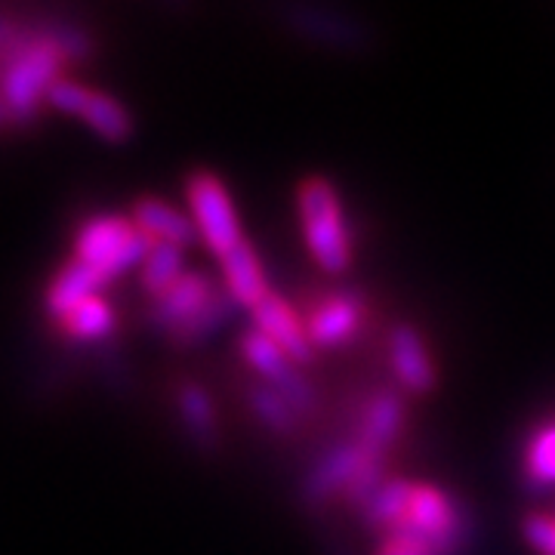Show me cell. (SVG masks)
I'll return each mask as SVG.
<instances>
[{"mask_svg":"<svg viewBox=\"0 0 555 555\" xmlns=\"http://www.w3.org/2000/svg\"><path fill=\"white\" fill-rule=\"evenodd\" d=\"M364 521L377 537H423L460 553L466 543L463 503L436 481L389 478L364 506Z\"/></svg>","mask_w":555,"mask_h":555,"instance_id":"1","label":"cell"},{"mask_svg":"<svg viewBox=\"0 0 555 555\" xmlns=\"http://www.w3.org/2000/svg\"><path fill=\"white\" fill-rule=\"evenodd\" d=\"M299 235L306 254L324 275H346L356 259V238L339 189L321 173L297 182Z\"/></svg>","mask_w":555,"mask_h":555,"instance_id":"2","label":"cell"},{"mask_svg":"<svg viewBox=\"0 0 555 555\" xmlns=\"http://www.w3.org/2000/svg\"><path fill=\"white\" fill-rule=\"evenodd\" d=\"M149 302H152L149 318L173 346H195L204 337H210L235 309L222 281L195 269H185L173 287H167L160 297Z\"/></svg>","mask_w":555,"mask_h":555,"instance_id":"3","label":"cell"},{"mask_svg":"<svg viewBox=\"0 0 555 555\" xmlns=\"http://www.w3.org/2000/svg\"><path fill=\"white\" fill-rule=\"evenodd\" d=\"M68 250H72L68 257L80 262L83 269H90L102 284L112 287L120 275L142 266L152 244L139 235L130 214L96 210V214H87L75 222Z\"/></svg>","mask_w":555,"mask_h":555,"instance_id":"4","label":"cell"},{"mask_svg":"<svg viewBox=\"0 0 555 555\" xmlns=\"http://www.w3.org/2000/svg\"><path fill=\"white\" fill-rule=\"evenodd\" d=\"M185 204H189L185 214L192 217L198 241L217 257V262L247 241L235 198H232L225 179L217 177L214 170H192L189 173Z\"/></svg>","mask_w":555,"mask_h":555,"instance_id":"5","label":"cell"},{"mask_svg":"<svg viewBox=\"0 0 555 555\" xmlns=\"http://www.w3.org/2000/svg\"><path fill=\"white\" fill-rule=\"evenodd\" d=\"M50 108L60 112L65 118L80 120L90 133L102 142H112L120 145L133 137V115L124 102L102 90L93 87L87 80H80L78 75L60 80L50 93Z\"/></svg>","mask_w":555,"mask_h":555,"instance_id":"6","label":"cell"},{"mask_svg":"<svg viewBox=\"0 0 555 555\" xmlns=\"http://www.w3.org/2000/svg\"><path fill=\"white\" fill-rule=\"evenodd\" d=\"M309 339L318 349H343L346 343L361 334L364 321H367V299L358 291L339 287L327 291L309 306V312L302 315Z\"/></svg>","mask_w":555,"mask_h":555,"instance_id":"7","label":"cell"},{"mask_svg":"<svg viewBox=\"0 0 555 555\" xmlns=\"http://www.w3.org/2000/svg\"><path fill=\"white\" fill-rule=\"evenodd\" d=\"M389 367L398 389L408 396H433L438 389V361L416 324H396L389 334Z\"/></svg>","mask_w":555,"mask_h":555,"instance_id":"8","label":"cell"},{"mask_svg":"<svg viewBox=\"0 0 555 555\" xmlns=\"http://www.w3.org/2000/svg\"><path fill=\"white\" fill-rule=\"evenodd\" d=\"M250 327H257L262 337H269L278 349L291 361H297L299 367L309 364L315 358V346L309 339L306 321L297 312V306L287 297H281L278 291H272L269 297L259 302L257 309L250 312Z\"/></svg>","mask_w":555,"mask_h":555,"instance_id":"9","label":"cell"},{"mask_svg":"<svg viewBox=\"0 0 555 555\" xmlns=\"http://www.w3.org/2000/svg\"><path fill=\"white\" fill-rule=\"evenodd\" d=\"M130 219L139 229V235L149 241L152 247H177V250H189L198 244V232L192 225V217L177 210L173 204L155 195H142L130 204Z\"/></svg>","mask_w":555,"mask_h":555,"instance_id":"10","label":"cell"},{"mask_svg":"<svg viewBox=\"0 0 555 555\" xmlns=\"http://www.w3.org/2000/svg\"><path fill=\"white\" fill-rule=\"evenodd\" d=\"M219 281H222L232 302L244 312H254L259 302L275 291L269 275H266V262H262L250 238L235 247L229 257L219 259Z\"/></svg>","mask_w":555,"mask_h":555,"instance_id":"11","label":"cell"},{"mask_svg":"<svg viewBox=\"0 0 555 555\" xmlns=\"http://www.w3.org/2000/svg\"><path fill=\"white\" fill-rule=\"evenodd\" d=\"M53 331L60 334L65 343H75V346H96L115 334L118 327V312H115V302L96 294V297L83 299L80 306H75L72 312H65L56 321H50Z\"/></svg>","mask_w":555,"mask_h":555,"instance_id":"12","label":"cell"},{"mask_svg":"<svg viewBox=\"0 0 555 555\" xmlns=\"http://www.w3.org/2000/svg\"><path fill=\"white\" fill-rule=\"evenodd\" d=\"M521 473L531 488H555V416L537 423L521 448Z\"/></svg>","mask_w":555,"mask_h":555,"instance_id":"13","label":"cell"},{"mask_svg":"<svg viewBox=\"0 0 555 555\" xmlns=\"http://www.w3.org/2000/svg\"><path fill=\"white\" fill-rule=\"evenodd\" d=\"M177 408L179 416H182V423H185V429H189L192 436L201 438V441L217 436V404H214V398H210V392H207L201 383H195V379H182V383H179Z\"/></svg>","mask_w":555,"mask_h":555,"instance_id":"14","label":"cell"},{"mask_svg":"<svg viewBox=\"0 0 555 555\" xmlns=\"http://www.w3.org/2000/svg\"><path fill=\"white\" fill-rule=\"evenodd\" d=\"M182 250L177 247H152L145 259H142V266H139V287H142V294L149 299L160 297L167 287H173L177 284V278L189 269L185 262H182Z\"/></svg>","mask_w":555,"mask_h":555,"instance_id":"15","label":"cell"},{"mask_svg":"<svg viewBox=\"0 0 555 555\" xmlns=\"http://www.w3.org/2000/svg\"><path fill=\"white\" fill-rule=\"evenodd\" d=\"M250 411L266 429H272L278 436H291L299 426V416H302L287 398L266 383L250 386Z\"/></svg>","mask_w":555,"mask_h":555,"instance_id":"16","label":"cell"},{"mask_svg":"<svg viewBox=\"0 0 555 555\" xmlns=\"http://www.w3.org/2000/svg\"><path fill=\"white\" fill-rule=\"evenodd\" d=\"M374 555H456L451 546H441L433 540H423V537H377V546Z\"/></svg>","mask_w":555,"mask_h":555,"instance_id":"17","label":"cell"},{"mask_svg":"<svg viewBox=\"0 0 555 555\" xmlns=\"http://www.w3.org/2000/svg\"><path fill=\"white\" fill-rule=\"evenodd\" d=\"M521 534L537 555H555V509H540L525 518Z\"/></svg>","mask_w":555,"mask_h":555,"instance_id":"18","label":"cell"}]
</instances>
